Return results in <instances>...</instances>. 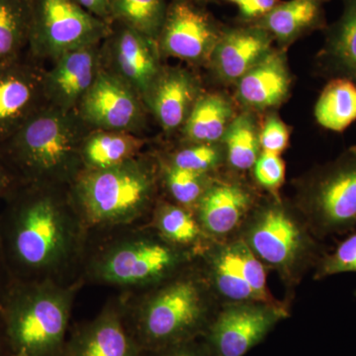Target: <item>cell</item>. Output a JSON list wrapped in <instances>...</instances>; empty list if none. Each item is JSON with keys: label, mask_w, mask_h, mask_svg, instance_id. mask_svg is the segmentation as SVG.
Returning <instances> with one entry per match:
<instances>
[{"label": "cell", "mask_w": 356, "mask_h": 356, "mask_svg": "<svg viewBox=\"0 0 356 356\" xmlns=\"http://www.w3.org/2000/svg\"><path fill=\"white\" fill-rule=\"evenodd\" d=\"M112 24L84 10L74 0H31L30 57L55 62L84 47L102 44Z\"/></svg>", "instance_id": "9c48e42d"}, {"label": "cell", "mask_w": 356, "mask_h": 356, "mask_svg": "<svg viewBox=\"0 0 356 356\" xmlns=\"http://www.w3.org/2000/svg\"><path fill=\"white\" fill-rule=\"evenodd\" d=\"M89 129L76 111L47 104L0 145L23 184L70 187L83 172L81 147Z\"/></svg>", "instance_id": "5b68a950"}, {"label": "cell", "mask_w": 356, "mask_h": 356, "mask_svg": "<svg viewBox=\"0 0 356 356\" xmlns=\"http://www.w3.org/2000/svg\"><path fill=\"white\" fill-rule=\"evenodd\" d=\"M22 184L20 178L0 153V200H6Z\"/></svg>", "instance_id": "8d00e7d4"}, {"label": "cell", "mask_w": 356, "mask_h": 356, "mask_svg": "<svg viewBox=\"0 0 356 356\" xmlns=\"http://www.w3.org/2000/svg\"><path fill=\"white\" fill-rule=\"evenodd\" d=\"M238 81V99L254 109L280 104L289 92L291 83L284 56L277 51L267 53Z\"/></svg>", "instance_id": "ffe728a7"}, {"label": "cell", "mask_w": 356, "mask_h": 356, "mask_svg": "<svg viewBox=\"0 0 356 356\" xmlns=\"http://www.w3.org/2000/svg\"><path fill=\"white\" fill-rule=\"evenodd\" d=\"M30 24L31 0H0V65L22 57Z\"/></svg>", "instance_id": "83f0119b"}, {"label": "cell", "mask_w": 356, "mask_h": 356, "mask_svg": "<svg viewBox=\"0 0 356 356\" xmlns=\"http://www.w3.org/2000/svg\"><path fill=\"white\" fill-rule=\"evenodd\" d=\"M166 163L182 170L210 175L221 165L222 152L217 144H189L159 156Z\"/></svg>", "instance_id": "1f68e13d"}, {"label": "cell", "mask_w": 356, "mask_h": 356, "mask_svg": "<svg viewBox=\"0 0 356 356\" xmlns=\"http://www.w3.org/2000/svg\"><path fill=\"white\" fill-rule=\"evenodd\" d=\"M147 140L135 133L90 130L81 147L83 170L114 168L144 153Z\"/></svg>", "instance_id": "603a6c76"}, {"label": "cell", "mask_w": 356, "mask_h": 356, "mask_svg": "<svg viewBox=\"0 0 356 356\" xmlns=\"http://www.w3.org/2000/svg\"><path fill=\"white\" fill-rule=\"evenodd\" d=\"M269 51L270 36L264 29H238L222 35L211 58L222 79L238 81Z\"/></svg>", "instance_id": "44dd1931"}, {"label": "cell", "mask_w": 356, "mask_h": 356, "mask_svg": "<svg viewBox=\"0 0 356 356\" xmlns=\"http://www.w3.org/2000/svg\"><path fill=\"white\" fill-rule=\"evenodd\" d=\"M278 0H242L238 7L245 17L264 16L277 6Z\"/></svg>", "instance_id": "f35d334b"}, {"label": "cell", "mask_w": 356, "mask_h": 356, "mask_svg": "<svg viewBox=\"0 0 356 356\" xmlns=\"http://www.w3.org/2000/svg\"><path fill=\"white\" fill-rule=\"evenodd\" d=\"M44 72L30 56L0 65V145L46 106Z\"/></svg>", "instance_id": "5bb4252c"}, {"label": "cell", "mask_w": 356, "mask_h": 356, "mask_svg": "<svg viewBox=\"0 0 356 356\" xmlns=\"http://www.w3.org/2000/svg\"><path fill=\"white\" fill-rule=\"evenodd\" d=\"M4 202L0 242L13 281L83 285L89 231L69 187L22 184Z\"/></svg>", "instance_id": "6da1fadb"}, {"label": "cell", "mask_w": 356, "mask_h": 356, "mask_svg": "<svg viewBox=\"0 0 356 356\" xmlns=\"http://www.w3.org/2000/svg\"><path fill=\"white\" fill-rule=\"evenodd\" d=\"M64 356H144L124 318L119 295L95 318L76 327L67 339Z\"/></svg>", "instance_id": "2e32d148"}, {"label": "cell", "mask_w": 356, "mask_h": 356, "mask_svg": "<svg viewBox=\"0 0 356 356\" xmlns=\"http://www.w3.org/2000/svg\"><path fill=\"white\" fill-rule=\"evenodd\" d=\"M147 222L89 232L81 281L86 285L140 291L163 282L195 261Z\"/></svg>", "instance_id": "3957f363"}, {"label": "cell", "mask_w": 356, "mask_h": 356, "mask_svg": "<svg viewBox=\"0 0 356 356\" xmlns=\"http://www.w3.org/2000/svg\"><path fill=\"white\" fill-rule=\"evenodd\" d=\"M220 38L207 13L188 0H175L166 9L156 43L161 55L198 64L210 60Z\"/></svg>", "instance_id": "9a60e30c"}, {"label": "cell", "mask_w": 356, "mask_h": 356, "mask_svg": "<svg viewBox=\"0 0 356 356\" xmlns=\"http://www.w3.org/2000/svg\"><path fill=\"white\" fill-rule=\"evenodd\" d=\"M217 299L226 303H280L266 282V266L241 236L211 241L196 259Z\"/></svg>", "instance_id": "30bf717a"}, {"label": "cell", "mask_w": 356, "mask_h": 356, "mask_svg": "<svg viewBox=\"0 0 356 356\" xmlns=\"http://www.w3.org/2000/svg\"><path fill=\"white\" fill-rule=\"evenodd\" d=\"M74 1L95 17L113 24L112 22L113 0H74Z\"/></svg>", "instance_id": "74e56055"}, {"label": "cell", "mask_w": 356, "mask_h": 356, "mask_svg": "<svg viewBox=\"0 0 356 356\" xmlns=\"http://www.w3.org/2000/svg\"><path fill=\"white\" fill-rule=\"evenodd\" d=\"M159 165L161 197L194 210L213 178L210 175L182 170L166 163L156 154Z\"/></svg>", "instance_id": "f1b7e54d"}, {"label": "cell", "mask_w": 356, "mask_h": 356, "mask_svg": "<svg viewBox=\"0 0 356 356\" xmlns=\"http://www.w3.org/2000/svg\"><path fill=\"white\" fill-rule=\"evenodd\" d=\"M254 175L257 184L275 194L285 181V163L280 154L262 152L255 161Z\"/></svg>", "instance_id": "836d02e7"}, {"label": "cell", "mask_w": 356, "mask_h": 356, "mask_svg": "<svg viewBox=\"0 0 356 356\" xmlns=\"http://www.w3.org/2000/svg\"><path fill=\"white\" fill-rule=\"evenodd\" d=\"M288 317L282 303H226L204 334V343L212 356H245Z\"/></svg>", "instance_id": "8fae6325"}, {"label": "cell", "mask_w": 356, "mask_h": 356, "mask_svg": "<svg viewBox=\"0 0 356 356\" xmlns=\"http://www.w3.org/2000/svg\"><path fill=\"white\" fill-rule=\"evenodd\" d=\"M103 69L133 89L145 104L161 74L158 43L127 26L113 23L102 44Z\"/></svg>", "instance_id": "7c38bea8"}, {"label": "cell", "mask_w": 356, "mask_h": 356, "mask_svg": "<svg viewBox=\"0 0 356 356\" xmlns=\"http://www.w3.org/2000/svg\"><path fill=\"white\" fill-rule=\"evenodd\" d=\"M227 159L236 170L254 168L259 156V135L254 119L243 114L231 122L224 136Z\"/></svg>", "instance_id": "4dcf8cb0"}, {"label": "cell", "mask_w": 356, "mask_h": 356, "mask_svg": "<svg viewBox=\"0 0 356 356\" xmlns=\"http://www.w3.org/2000/svg\"><path fill=\"white\" fill-rule=\"evenodd\" d=\"M317 1H321V0H317Z\"/></svg>", "instance_id": "ee69618b"}, {"label": "cell", "mask_w": 356, "mask_h": 356, "mask_svg": "<svg viewBox=\"0 0 356 356\" xmlns=\"http://www.w3.org/2000/svg\"><path fill=\"white\" fill-rule=\"evenodd\" d=\"M318 125L343 133L356 121V83L348 79H332L318 96L315 106Z\"/></svg>", "instance_id": "4316f807"}, {"label": "cell", "mask_w": 356, "mask_h": 356, "mask_svg": "<svg viewBox=\"0 0 356 356\" xmlns=\"http://www.w3.org/2000/svg\"><path fill=\"white\" fill-rule=\"evenodd\" d=\"M289 130L277 116L267 118L259 135V144L264 152L280 154L289 143Z\"/></svg>", "instance_id": "e575fe53"}, {"label": "cell", "mask_w": 356, "mask_h": 356, "mask_svg": "<svg viewBox=\"0 0 356 356\" xmlns=\"http://www.w3.org/2000/svg\"><path fill=\"white\" fill-rule=\"evenodd\" d=\"M356 273V232L343 241L332 254H324L316 267V280L339 273Z\"/></svg>", "instance_id": "d6a6232c"}, {"label": "cell", "mask_w": 356, "mask_h": 356, "mask_svg": "<svg viewBox=\"0 0 356 356\" xmlns=\"http://www.w3.org/2000/svg\"><path fill=\"white\" fill-rule=\"evenodd\" d=\"M233 108L217 93L201 95L182 127L185 145L217 144L231 124Z\"/></svg>", "instance_id": "d4e9b609"}, {"label": "cell", "mask_w": 356, "mask_h": 356, "mask_svg": "<svg viewBox=\"0 0 356 356\" xmlns=\"http://www.w3.org/2000/svg\"><path fill=\"white\" fill-rule=\"evenodd\" d=\"M229 1H232V2H235V3L238 4H240L241 2H242V0H229Z\"/></svg>", "instance_id": "b9f144b4"}, {"label": "cell", "mask_w": 356, "mask_h": 356, "mask_svg": "<svg viewBox=\"0 0 356 356\" xmlns=\"http://www.w3.org/2000/svg\"><path fill=\"white\" fill-rule=\"evenodd\" d=\"M147 222L166 242L189 250L197 257L211 242L193 210L163 197L156 202Z\"/></svg>", "instance_id": "cb8c5ba5"}, {"label": "cell", "mask_w": 356, "mask_h": 356, "mask_svg": "<svg viewBox=\"0 0 356 356\" xmlns=\"http://www.w3.org/2000/svg\"><path fill=\"white\" fill-rule=\"evenodd\" d=\"M88 231L146 222L161 197L156 154L114 168L83 170L69 187Z\"/></svg>", "instance_id": "277c9868"}, {"label": "cell", "mask_w": 356, "mask_h": 356, "mask_svg": "<svg viewBox=\"0 0 356 356\" xmlns=\"http://www.w3.org/2000/svg\"><path fill=\"white\" fill-rule=\"evenodd\" d=\"M83 286L13 281L0 307L11 353L64 356L72 307Z\"/></svg>", "instance_id": "8992f818"}, {"label": "cell", "mask_w": 356, "mask_h": 356, "mask_svg": "<svg viewBox=\"0 0 356 356\" xmlns=\"http://www.w3.org/2000/svg\"><path fill=\"white\" fill-rule=\"evenodd\" d=\"M119 298L129 330L145 353L203 337L219 310L196 259L168 280L140 291L120 293Z\"/></svg>", "instance_id": "7a4b0ae2"}, {"label": "cell", "mask_w": 356, "mask_h": 356, "mask_svg": "<svg viewBox=\"0 0 356 356\" xmlns=\"http://www.w3.org/2000/svg\"><path fill=\"white\" fill-rule=\"evenodd\" d=\"M252 206L254 196L243 185L213 179L193 211L205 235L221 241L243 228Z\"/></svg>", "instance_id": "ac0fdd59"}, {"label": "cell", "mask_w": 356, "mask_h": 356, "mask_svg": "<svg viewBox=\"0 0 356 356\" xmlns=\"http://www.w3.org/2000/svg\"><path fill=\"white\" fill-rule=\"evenodd\" d=\"M13 283V276H11L8 266H7L1 242H0V307L3 303V300L6 298Z\"/></svg>", "instance_id": "ab89813d"}, {"label": "cell", "mask_w": 356, "mask_h": 356, "mask_svg": "<svg viewBox=\"0 0 356 356\" xmlns=\"http://www.w3.org/2000/svg\"><path fill=\"white\" fill-rule=\"evenodd\" d=\"M10 353L11 351L8 343H7L3 324H2L1 318H0V356H6L10 355Z\"/></svg>", "instance_id": "60d3db41"}, {"label": "cell", "mask_w": 356, "mask_h": 356, "mask_svg": "<svg viewBox=\"0 0 356 356\" xmlns=\"http://www.w3.org/2000/svg\"><path fill=\"white\" fill-rule=\"evenodd\" d=\"M297 205L316 238L356 229V146L307 175Z\"/></svg>", "instance_id": "ba28073f"}, {"label": "cell", "mask_w": 356, "mask_h": 356, "mask_svg": "<svg viewBox=\"0 0 356 356\" xmlns=\"http://www.w3.org/2000/svg\"><path fill=\"white\" fill-rule=\"evenodd\" d=\"M198 339L158 351L147 353L151 356H212L205 343H198ZM145 353V351H144Z\"/></svg>", "instance_id": "d590c367"}, {"label": "cell", "mask_w": 356, "mask_h": 356, "mask_svg": "<svg viewBox=\"0 0 356 356\" xmlns=\"http://www.w3.org/2000/svg\"><path fill=\"white\" fill-rule=\"evenodd\" d=\"M318 62L325 76L356 83V0H344L341 18L327 29Z\"/></svg>", "instance_id": "7402d4cb"}, {"label": "cell", "mask_w": 356, "mask_h": 356, "mask_svg": "<svg viewBox=\"0 0 356 356\" xmlns=\"http://www.w3.org/2000/svg\"><path fill=\"white\" fill-rule=\"evenodd\" d=\"M324 25V14L317 0H290L278 3L264 16L262 28L281 42L291 41L302 32Z\"/></svg>", "instance_id": "484cf974"}, {"label": "cell", "mask_w": 356, "mask_h": 356, "mask_svg": "<svg viewBox=\"0 0 356 356\" xmlns=\"http://www.w3.org/2000/svg\"><path fill=\"white\" fill-rule=\"evenodd\" d=\"M166 9L163 0H113L112 22L127 26L156 41Z\"/></svg>", "instance_id": "f546056e"}, {"label": "cell", "mask_w": 356, "mask_h": 356, "mask_svg": "<svg viewBox=\"0 0 356 356\" xmlns=\"http://www.w3.org/2000/svg\"><path fill=\"white\" fill-rule=\"evenodd\" d=\"M146 110L132 88L102 69L76 112L91 130L138 134L145 126Z\"/></svg>", "instance_id": "4fadbf2b"}, {"label": "cell", "mask_w": 356, "mask_h": 356, "mask_svg": "<svg viewBox=\"0 0 356 356\" xmlns=\"http://www.w3.org/2000/svg\"><path fill=\"white\" fill-rule=\"evenodd\" d=\"M6 356H21L19 355H15V353H10V355H6Z\"/></svg>", "instance_id": "7bdbcfd3"}, {"label": "cell", "mask_w": 356, "mask_h": 356, "mask_svg": "<svg viewBox=\"0 0 356 356\" xmlns=\"http://www.w3.org/2000/svg\"><path fill=\"white\" fill-rule=\"evenodd\" d=\"M102 44L70 51L53 62L44 74L47 104L65 112L76 111L103 69Z\"/></svg>", "instance_id": "e0dca14e"}, {"label": "cell", "mask_w": 356, "mask_h": 356, "mask_svg": "<svg viewBox=\"0 0 356 356\" xmlns=\"http://www.w3.org/2000/svg\"><path fill=\"white\" fill-rule=\"evenodd\" d=\"M242 229L241 238L257 259L290 286L322 257L316 236L303 218L280 200L252 210Z\"/></svg>", "instance_id": "52a82bcc"}, {"label": "cell", "mask_w": 356, "mask_h": 356, "mask_svg": "<svg viewBox=\"0 0 356 356\" xmlns=\"http://www.w3.org/2000/svg\"><path fill=\"white\" fill-rule=\"evenodd\" d=\"M197 79L182 67H163L145 105L166 133L184 127L200 97Z\"/></svg>", "instance_id": "d6986e66"}]
</instances>
